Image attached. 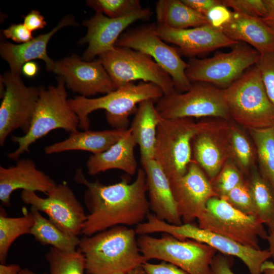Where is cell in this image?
<instances>
[{"mask_svg": "<svg viewBox=\"0 0 274 274\" xmlns=\"http://www.w3.org/2000/svg\"><path fill=\"white\" fill-rule=\"evenodd\" d=\"M201 126L193 118L160 117L154 160L168 180L184 175L192 160V141Z\"/></svg>", "mask_w": 274, "mask_h": 274, "instance_id": "ba28073f", "label": "cell"}, {"mask_svg": "<svg viewBox=\"0 0 274 274\" xmlns=\"http://www.w3.org/2000/svg\"><path fill=\"white\" fill-rule=\"evenodd\" d=\"M185 5L206 17L214 7L221 4L220 0H181Z\"/></svg>", "mask_w": 274, "mask_h": 274, "instance_id": "ee69618b", "label": "cell"}, {"mask_svg": "<svg viewBox=\"0 0 274 274\" xmlns=\"http://www.w3.org/2000/svg\"><path fill=\"white\" fill-rule=\"evenodd\" d=\"M39 67L37 64L33 61L25 63L22 67L21 72L26 77H34L38 73Z\"/></svg>", "mask_w": 274, "mask_h": 274, "instance_id": "7dc6e473", "label": "cell"}, {"mask_svg": "<svg viewBox=\"0 0 274 274\" xmlns=\"http://www.w3.org/2000/svg\"><path fill=\"white\" fill-rule=\"evenodd\" d=\"M141 253L148 261L161 260L174 264L189 274H210L217 251L213 247L192 239H179L164 233L160 237L139 235Z\"/></svg>", "mask_w": 274, "mask_h": 274, "instance_id": "52a82bcc", "label": "cell"}, {"mask_svg": "<svg viewBox=\"0 0 274 274\" xmlns=\"http://www.w3.org/2000/svg\"><path fill=\"white\" fill-rule=\"evenodd\" d=\"M135 229L118 225L80 239L87 274H127L147 262Z\"/></svg>", "mask_w": 274, "mask_h": 274, "instance_id": "7a4b0ae2", "label": "cell"}, {"mask_svg": "<svg viewBox=\"0 0 274 274\" xmlns=\"http://www.w3.org/2000/svg\"><path fill=\"white\" fill-rule=\"evenodd\" d=\"M172 193L183 223H192L201 216L208 201L218 196L210 180L193 161L185 174L169 180Z\"/></svg>", "mask_w": 274, "mask_h": 274, "instance_id": "e0dca14e", "label": "cell"}, {"mask_svg": "<svg viewBox=\"0 0 274 274\" xmlns=\"http://www.w3.org/2000/svg\"><path fill=\"white\" fill-rule=\"evenodd\" d=\"M45 257L50 274H84L86 271L85 258L78 249L69 252L51 247Z\"/></svg>", "mask_w": 274, "mask_h": 274, "instance_id": "d6a6232c", "label": "cell"}, {"mask_svg": "<svg viewBox=\"0 0 274 274\" xmlns=\"http://www.w3.org/2000/svg\"><path fill=\"white\" fill-rule=\"evenodd\" d=\"M5 90L0 107V145L14 130L24 134L30 129L41 87H27L20 75L11 71L2 77Z\"/></svg>", "mask_w": 274, "mask_h": 274, "instance_id": "5bb4252c", "label": "cell"}, {"mask_svg": "<svg viewBox=\"0 0 274 274\" xmlns=\"http://www.w3.org/2000/svg\"><path fill=\"white\" fill-rule=\"evenodd\" d=\"M220 31L234 41L253 46L261 55L274 53V32L262 18L233 11L230 20Z\"/></svg>", "mask_w": 274, "mask_h": 274, "instance_id": "cb8c5ba5", "label": "cell"}, {"mask_svg": "<svg viewBox=\"0 0 274 274\" xmlns=\"http://www.w3.org/2000/svg\"><path fill=\"white\" fill-rule=\"evenodd\" d=\"M191 83L188 91H175L157 100L155 107L161 117L231 119L224 89L204 82Z\"/></svg>", "mask_w": 274, "mask_h": 274, "instance_id": "9c48e42d", "label": "cell"}, {"mask_svg": "<svg viewBox=\"0 0 274 274\" xmlns=\"http://www.w3.org/2000/svg\"><path fill=\"white\" fill-rule=\"evenodd\" d=\"M243 181L240 170L230 160L217 176L210 181L214 191L220 197H223Z\"/></svg>", "mask_w": 274, "mask_h": 274, "instance_id": "d590c367", "label": "cell"}, {"mask_svg": "<svg viewBox=\"0 0 274 274\" xmlns=\"http://www.w3.org/2000/svg\"><path fill=\"white\" fill-rule=\"evenodd\" d=\"M256 64L260 71L267 96L274 106V53L261 55Z\"/></svg>", "mask_w": 274, "mask_h": 274, "instance_id": "f35d334b", "label": "cell"}, {"mask_svg": "<svg viewBox=\"0 0 274 274\" xmlns=\"http://www.w3.org/2000/svg\"><path fill=\"white\" fill-rule=\"evenodd\" d=\"M164 95L156 85L141 81L129 83L106 94L94 98L78 96L68 99V103L78 116L79 127L88 130L90 126L89 115L93 111L105 110L109 124L114 129H128L129 117L135 113L137 105L146 99L158 100Z\"/></svg>", "mask_w": 274, "mask_h": 274, "instance_id": "3957f363", "label": "cell"}, {"mask_svg": "<svg viewBox=\"0 0 274 274\" xmlns=\"http://www.w3.org/2000/svg\"><path fill=\"white\" fill-rule=\"evenodd\" d=\"M86 4L96 13L112 18L124 17L143 9L139 0H89Z\"/></svg>", "mask_w": 274, "mask_h": 274, "instance_id": "e575fe53", "label": "cell"}, {"mask_svg": "<svg viewBox=\"0 0 274 274\" xmlns=\"http://www.w3.org/2000/svg\"><path fill=\"white\" fill-rule=\"evenodd\" d=\"M221 2L233 12L247 16L263 18L267 14L264 0H221Z\"/></svg>", "mask_w": 274, "mask_h": 274, "instance_id": "74e56055", "label": "cell"}, {"mask_svg": "<svg viewBox=\"0 0 274 274\" xmlns=\"http://www.w3.org/2000/svg\"><path fill=\"white\" fill-rule=\"evenodd\" d=\"M127 130L113 128L98 131L77 130L70 133L64 140L46 147L44 150L47 154L75 150L96 154L109 149L122 137Z\"/></svg>", "mask_w": 274, "mask_h": 274, "instance_id": "484cf974", "label": "cell"}, {"mask_svg": "<svg viewBox=\"0 0 274 274\" xmlns=\"http://www.w3.org/2000/svg\"><path fill=\"white\" fill-rule=\"evenodd\" d=\"M142 266L147 274H189L176 265L163 261L157 264L147 261Z\"/></svg>", "mask_w": 274, "mask_h": 274, "instance_id": "60d3db41", "label": "cell"}, {"mask_svg": "<svg viewBox=\"0 0 274 274\" xmlns=\"http://www.w3.org/2000/svg\"><path fill=\"white\" fill-rule=\"evenodd\" d=\"M56 185L30 158L19 159L15 165L9 167L0 166V200L5 206H10L11 194L18 189L47 194Z\"/></svg>", "mask_w": 274, "mask_h": 274, "instance_id": "44dd1931", "label": "cell"}, {"mask_svg": "<svg viewBox=\"0 0 274 274\" xmlns=\"http://www.w3.org/2000/svg\"><path fill=\"white\" fill-rule=\"evenodd\" d=\"M232 11L221 4L212 8L206 15L209 24L218 30L227 24L230 20Z\"/></svg>", "mask_w": 274, "mask_h": 274, "instance_id": "ab89813d", "label": "cell"}, {"mask_svg": "<svg viewBox=\"0 0 274 274\" xmlns=\"http://www.w3.org/2000/svg\"><path fill=\"white\" fill-rule=\"evenodd\" d=\"M255 215L270 230L274 227V192L267 182L256 171L248 182Z\"/></svg>", "mask_w": 274, "mask_h": 274, "instance_id": "f546056e", "label": "cell"}, {"mask_svg": "<svg viewBox=\"0 0 274 274\" xmlns=\"http://www.w3.org/2000/svg\"><path fill=\"white\" fill-rule=\"evenodd\" d=\"M136 145L129 128L115 144L107 150L92 154L86 162L90 175H96L113 169L124 172L132 176L136 172L138 164L134 154Z\"/></svg>", "mask_w": 274, "mask_h": 274, "instance_id": "d4e9b609", "label": "cell"}, {"mask_svg": "<svg viewBox=\"0 0 274 274\" xmlns=\"http://www.w3.org/2000/svg\"><path fill=\"white\" fill-rule=\"evenodd\" d=\"M127 274H147V273H146L145 270L144 269L143 267L140 266L132 270Z\"/></svg>", "mask_w": 274, "mask_h": 274, "instance_id": "816d5d0a", "label": "cell"}, {"mask_svg": "<svg viewBox=\"0 0 274 274\" xmlns=\"http://www.w3.org/2000/svg\"><path fill=\"white\" fill-rule=\"evenodd\" d=\"M20 274H38V273H37L33 272V271H32L31 270L27 268H25L21 270V271H20ZM41 274H47V273L46 272H44Z\"/></svg>", "mask_w": 274, "mask_h": 274, "instance_id": "f5cc1de1", "label": "cell"}, {"mask_svg": "<svg viewBox=\"0 0 274 274\" xmlns=\"http://www.w3.org/2000/svg\"><path fill=\"white\" fill-rule=\"evenodd\" d=\"M116 89L141 80L157 85L164 94L175 89L170 76L151 56L126 47L115 46L98 56Z\"/></svg>", "mask_w": 274, "mask_h": 274, "instance_id": "8fae6325", "label": "cell"}, {"mask_svg": "<svg viewBox=\"0 0 274 274\" xmlns=\"http://www.w3.org/2000/svg\"><path fill=\"white\" fill-rule=\"evenodd\" d=\"M23 24L32 31L43 28L46 25V22L39 11L32 10L24 17Z\"/></svg>", "mask_w": 274, "mask_h": 274, "instance_id": "f6af8a7d", "label": "cell"}, {"mask_svg": "<svg viewBox=\"0 0 274 274\" xmlns=\"http://www.w3.org/2000/svg\"><path fill=\"white\" fill-rule=\"evenodd\" d=\"M4 36L17 43H26L33 39L31 31L23 24H12L3 30Z\"/></svg>", "mask_w": 274, "mask_h": 274, "instance_id": "b9f144b4", "label": "cell"}, {"mask_svg": "<svg viewBox=\"0 0 274 274\" xmlns=\"http://www.w3.org/2000/svg\"><path fill=\"white\" fill-rule=\"evenodd\" d=\"M261 274H274V262L266 261L261 266Z\"/></svg>", "mask_w": 274, "mask_h": 274, "instance_id": "f907efd6", "label": "cell"}, {"mask_svg": "<svg viewBox=\"0 0 274 274\" xmlns=\"http://www.w3.org/2000/svg\"><path fill=\"white\" fill-rule=\"evenodd\" d=\"M156 31L164 42L177 45L180 54L190 58L222 47H232L238 42L210 25L177 29L156 24Z\"/></svg>", "mask_w": 274, "mask_h": 274, "instance_id": "ffe728a7", "label": "cell"}, {"mask_svg": "<svg viewBox=\"0 0 274 274\" xmlns=\"http://www.w3.org/2000/svg\"><path fill=\"white\" fill-rule=\"evenodd\" d=\"M21 269L17 264H0V274H20Z\"/></svg>", "mask_w": 274, "mask_h": 274, "instance_id": "c3c4849f", "label": "cell"}, {"mask_svg": "<svg viewBox=\"0 0 274 274\" xmlns=\"http://www.w3.org/2000/svg\"><path fill=\"white\" fill-rule=\"evenodd\" d=\"M30 212L33 216L35 223L29 234L36 240L42 245H50L64 252H74L77 250L80 242L78 236L65 233L35 209L31 208Z\"/></svg>", "mask_w": 274, "mask_h": 274, "instance_id": "f1b7e54d", "label": "cell"}, {"mask_svg": "<svg viewBox=\"0 0 274 274\" xmlns=\"http://www.w3.org/2000/svg\"><path fill=\"white\" fill-rule=\"evenodd\" d=\"M266 240L268 243V250L271 254V257L274 259V227L269 230Z\"/></svg>", "mask_w": 274, "mask_h": 274, "instance_id": "681fc988", "label": "cell"}, {"mask_svg": "<svg viewBox=\"0 0 274 274\" xmlns=\"http://www.w3.org/2000/svg\"><path fill=\"white\" fill-rule=\"evenodd\" d=\"M79 124L78 116L67 99L65 81L61 77L57 86L47 89L41 87L30 129L23 136H12V141L18 147L8 153L7 157L17 161L21 155L28 151L30 145L51 131L62 129L70 133L78 130Z\"/></svg>", "mask_w": 274, "mask_h": 274, "instance_id": "277c9868", "label": "cell"}, {"mask_svg": "<svg viewBox=\"0 0 274 274\" xmlns=\"http://www.w3.org/2000/svg\"><path fill=\"white\" fill-rule=\"evenodd\" d=\"M152 15L149 9L143 8L129 16L112 18L101 13H96L90 19L83 22L87 32L80 43H88L83 59L91 61L97 56L113 49L125 29L134 22L149 18Z\"/></svg>", "mask_w": 274, "mask_h": 274, "instance_id": "d6986e66", "label": "cell"}, {"mask_svg": "<svg viewBox=\"0 0 274 274\" xmlns=\"http://www.w3.org/2000/svg\"><path fill=\"white\" fill-rule=\"evenodd\" d=\"M117 274H120V273H117Z\"/></svg>", "mask_w": 274, "mask_h": 274, "instance_id": "db71d44e", "label": "cell"}, {"mask_svg": "<svg viewBox=\"0 0 274 274\" xmlns=\"http://www.w3.org/2000/svg\"><path fill=\"white\" fill-rule=\"evenodd\" d=\"M35 223L30 211L19 217H8L1 207L0 213V262L5 264L9 250L13 242L19 236L29 234Z\"/></svg>", "mask_w": 274, "mask_h": 274, "instance_id": "1f68e13d", "label": "cell"}, {"mask_svg": "<svg viewBox=\"0 0 274 274\" xmlns=\"http://www.w3.org/2000/svg\"><path fill=\"white\" fill-rule=\"evenodd\" d=\"M200 228L220 234L243 246L261 249L259 238L266 240L268 233L256 217L239 211L223 198H211L197 219Z\"/></svg>", "mask_w": 274, "mask_h": 274, "instance_id": "30bf717a", "label": "cell"}, {"mask_svg": "<svg viewBox=\"0 0 274 274\" xmlns=\"http://www.w3.org/2000/svg\"><path fill=\"white\" fill-rule=\"evenodd\" d=\"M146 176L147 194L150 210L159 219L169 224H183L174 199L169 180L154 160L142 163Z\"/></svg>", "mask_w": 274, "mask_h": 274, "instance_id": "7402d4cb", "label": "cell"}, {"mask_svg": "<svg viewBox=\"0 0 274 274\" xmlns=\"http://www.w3.org/2000/svg\"><path fill=\"white\" fill-rule=\"evenodd\" d=\"M21 198L31 208L46 214L49 219L65 233L76 236L82 233L87 215L67 183L57 184L45 198L27 190L22 191Z\"/></svg>", "mask_w": 274, "mask_h": 274, "instance_id": "9a60e30c", "label": "cell"}, {"mask_svg": "<svg viewBox=\"0 0 274 274\" xmlns=\"http://www.w3.org/2000/svg\"><path fill=\"white\" fill-rule=\"evenodd\" d=\"M249 130L255 146L260 175L274 192V126Z\"/></svg>", "mask_w": 274, "mask_h": 274, "instance_id": "4dcf8cb0", "label": "cell"}, {"mask_svg": "<svg viewBox=\"0 0 274 274\" xmlns=\"http://www.w3.org/2000/svg\"><path fill=\"white\" fill-rule=\"evenodd\" d=\"M154 102L146 99L139 104L129 128L139 146L142 163L155 157L157 129L161 116Z\"/></svg>", "mask_w": 274, "mask_h": 274, "instance_id": "4316f807", "label": "cell"}, {"mask_svg": "<svg viewBox=\"0 0 274 274\" xmlns=\"http://www.w3.org/2000/svg\"><path fill=\"white\" fill-rule=\"evenodd\" d=\"M156 24L150 23L124 31L115 46L132 49L151 56L170 76L175 90L188 91L192 85L186 75L187 62L181 57L178 48L162 40L156 31Z\"/></svg>", "mask_w": 274, "mask_h": 274, "instance_id": "4fadbf2b", "label": "cell"}, {"mask_svg": "<svg viewBox=\"0 0 274 274\" xmlns=\"http://www.w3.org/2000/svg\"><path fill=\"white\" fill-rule=\"evenodd\" d=\"M227 256L220 253L216 254L211 265L210 274H235Z\"/></svg>", "mask_w": 274, "mask_h": 274, "instance_id": "7bdbcfd3", "label": "cell"}, {"mask_svg": "<svg viewBox=\"0 0 274 274\" xmlns=\"http://www.w3.org/2000/svg\"><path fill=\"white\" fill-rule=\"evenodd\" d=\"M267 14L262 18L266 24L274 32V0H264Z\"/></svg>", "mask_w": 274, "mask_h": 274, "instance_id": "bcb514c9", "label": "cell"}, {"mask_svg": "<svg viewBox=\"0 0 274 274\" xmlns=\"http://www.w3.org/2000/svg\"><path fill=\"white\" fill-rule=\"evenodd\" d=\"M52 72L62 76L67 87L81 96L106 94L116 89L99 59L86 61L73 55L55 62Z\"/></svg>", "mask_w": 274, "mask_h": 274, "instance_id": "ac0fdd59", "label": "cell"}, {"mask_svg": "<svg viewBox=\"0 0 274 274\" xmlns=\"http://www.w3.org/2000/svg\"><path fill=\"white\" fill-rule=\"evenodd\" d=\"M221 198L242 213L255 217L253 199L248 182L243 181Z\"/></svg>", "mask_w": 274, "mask_h": 274, "instance_id": "8d00e7d4", "label": "cell"}, {"mask_svg": "<svg viewBox=\"0 0 274 274\" xmlns=\"http://www.w3.org/2000/svg\"><path fill=\"white\" fill-rule=\"evenodd\" d=\"M135 227V231L139 235L162 232L179 239H192L207 244L221 254L240 259L250 274H261L262 264L271 257L268 250H257L243 246L192 223L171 224L158 219L153 214H149L146 221Z\"/></svg>", "mask_w": 274, "mask_h": 274, "instance_id": "8992f818", "label": "cell"}, {"mask_svg": "<svg viewBox=\"0 0 274 274\" xmlns=\"http://www.w3.org/2000/svg\"><path fill=\"white\" fill-rule=\"evenodd\" d=\"M228 120L220 118L202 120L192 139V156L210 181L231 159Z\"/></svg>", "mask_w": 274, "mask_h": 274, "instance_id": "2e32d148", "label": "cell"}, {"mask_svg": "<svg viewBox=\"0 0 274 274\" xmlns=\"http://www.w3.org/2000/svg\"><path fill=\"white\" fill-rule=\"evenodd\" d=\"M260 56L250 45L238 42L230 52L218 51L208 58H190L185 73L191 82H204L225 89L255 65Z\"/></svg>", "mask_w": 274, "mask_h": 274, "instance_id": "7c38bea8", "label": "cell"}, {"mask_svg": "<svg viewBox=\"0 0 274 274\" xmlns=\"http://www.w3.org/2000/svg\"><path fill=\"white\" fill-rule=\"evenodd\" d=\"M74 179L86 187L84 199L89 214L82 231L85 236L118 225L136 226L144 222L150 214L143 168L138 169L132 183L126 178L111 185H105L98 181L90 182L81 169L76 171Z\"/></svg>", "mask_w": 274, "mask_h": 274, "instance_id": "6da1fadb", "label": "cell"}, {"mask_svg": "<svg viewBox=\"0 0 274 274\" xmlns=\"http://www.w3.org/2000/svg\"><path fill=\"white\" fill-rule=\"evenodd\" d=\"M229 141L231 159L243 172H247L254 158V150L244 132L232 123L229 124Z\"/></svg>", "mask_w": 274, "mask_h": 274, "instance_id": "836d02e7", "label": "cell"}, {"mask_svg": "<svg viewBox=\"0 0 274 274\" xmlns=\"http://www.w3.org/2000/svg\"><path fill=\"white\" fill-rule=\"evenodd\" d=\"M76 22L71 16H67L50 31L41 35L32 40L19 45L2 42L0 45L2 57L9 64L10 71L20 75L23 65L26 62L36 59L43 60L48 71H52L55 62L47 53V46L52 36L61 28Z\"/></svg>", "mask_w": 274, "mask_h": 274, "instance_id": "603a6c76", "label": "cell"}, {"mask_svg": "<svg viewBox=\"0 0 274 274\" xmlns=\"http://www.w3.org/2000/svg\"><path fill=\"white\" fill-rule=\"evenodd\" d=\"M157 24L184 29L210 25L207 17L181 0H159L155 6Z\"/></svg>", "mask_w": 274, "mask_h": 274, "instance_id": "83f0119b", "label": "cell"}, {"mask_svg": "<svg viewBox=\"0 0 274 274\" xmlns=\"http://www.w3.org/2000/svg\"><path fill=\"white\" fill-rule=\"evenodd\" d=\"M224 89L231 119L248 129L274 126V106L256 64Z\"/></svg>", "mask_w": 274, "mask_h": 274, "instance_id": "5b68a950", "label": "cell"}]
</instances>
